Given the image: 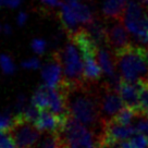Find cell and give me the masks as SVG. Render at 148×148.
I'll return each instance as SVG.
<instances>
[{
    "instance_id": "1",
    "label": "cell",
    "mask_w": 148,
    "mask_h": 148,
    "mask_svg": "<svg viewBox=\"0 0 148 148\" xmlns=\"http://www.w3.org/2000/svg\"><path fill=\"white\" fill-rule=\"evenodd\" d=\"M62 85L64 88L70 114L90 131L97 132L98 144L100 147L106 123L100 119L99 100L86 87V82L82 84H70L63 79Z\"/></svg>"
},
{
    "instance_id": "2",
    "label": "cell",
    "mask_w": 148,
    "mask_h": 148,
    "mask_svg": "<svg viewBox=\"0 0 148 148\" xmlns=\"http://www.w3.org/2000/svg\"><path fill=\"white\" fill-rule=\"evenodd\" d=\"M121 77L130 83L148 81V50L131 46L114 53Z\"/></svg>"
},
{
    "instance_id": "3",
    "label": "cell",
    "mask_w": 148,
    "mask_h": 148,
    "mask_svg": "<svg viewBox=\"0 0 148 148\" xmlns=\"http://www.w3.org/2000/svg\"><path fill=\"white\" fill-rule=\"evenodd\" d=\"M123 23L129 33L139 42L148 46V14L143 5L133 0L126 3Z\"/></svg>"
},
{
    "instance_id": "4",
    "label": "cell",
    "mask_w": 148,
    "mask_h": 148,
    "mask_svg": "<svg viewBox=\"0 0 148 148\" xmlns=\"http://www.w3.org/2000/svg\"><path fill=\"white\" fill-rule=\"evenodd\" d=\"M60 52L65 82L70 84L85 83L83 57L75 42H69Z\"/></svg>"
},
{
    "instance_id": "5",
    "label": "cell",
    "mask_w": 148,
    "mask_h": 148,
    "mask_svg": "<svg viewBox=\"0 0 148 148\" xmlns=\"http://www.w3.org/2000/svg\"><path fill=\"white\" fill-rule=\"evenodd\" d=\"M39 130L35 124L25 118L24 113L21 111L13 118L12 124L8 129L14 143L18 148H33L39 138Z\"/></svg>"
},
{
    "instance_id": "6",
    "label": "cell",
    "mask_w": 148,
    "mask_h": 148,
    "mask_svg": "<svg viewBox=\"0 0 148 148\" xmlns=\"http://www.w3.org/2000/svg\"><path fill=\"white\" fill-rule=\"evenodd\" d=\"M127 32L122 20H114L113 23L106 26L107 46L110 47L113 53L131 46Z\"/></svg>"
},
{
    "instance_id": "7",
    "label": "cell",
    "mask_w": 148,
    "mask_h": 148,
    "mask_svg": "<svg viewBox=\"0 0 148 148\" xmlns=\"http://www.w3.org/2000/svg\"><path fill=\"white\" fill-rule=\"evenodd\" d=\"M42 76L45 79V83L50 87H57L63 82L64 73L61 61L60 50L52 53L50 61L42 68Z\"/></svg>"
},
{
    "instance_id": "8",
    "label": "cell",
    "mask_w": 148,
    "mask_h": 148,
    "mask_svg": "<svg viewBox=\"0 0 148 148\" xmlns=\"http://www.w3.org/2000/svg\"><path fill=\"white\" fill-rule=\"evenodd\" d=\"M143 82H136V83H130L126 81L121 82L118 92L120 95L121 99L124 102V106L129 107L131 109H134L137 112L142 111L139 109V96L142 90Z\"/></svg>"
},
{
    "instance_id": "9",
    "label": "cell",
    "mask_w": 148,
    "mask_h": 148,
    "mask_svg": "<svg viewBox=\"0 0 148 148\" xmlns=\"http://www.w3.org/2000/svg\"><path fill=\"white\" fill-rule=\"evenodd\" d=\"M100 111L107 116H116L124 106V102L121 99L119 92L114 89L108 90L106 89L101 95L99 100Z\"/></svg>"
},
{
    "instance_id": "10",
    "label": "cell",
    "mask_w": 148,
    "mask_h": 148,
    "mask_svg": "<svg viewBox=\"0 0 148 148\" xmlns=\"http://www.w3.org/2000/svg\"><path fill=\"white\" fill-rule=\"evenodd\" d=\"M65 119L58 116L50 109H45V110H40V113L35 123V126L42 132V131L60 132L64 124Z\"/></svg>"
},
{
    "instance_id": "11",
    "label": "cell",
    "mask_w": 148,
    "mask_h": 148,
    "mask_svg": "<svg viewBox=\"0 0 148 148\" xmlns=\"http://www.w3.org/2000/svg\"><path fill=\"white\" fill-rule=\"evenodd\" d=\"M58 18L69 37L73 36L75 33L79 32V29L82 28L79 26V22L72 8L68 3H65L64 1H62L60 9H58Z\"/></svg>"
},
{
    "instance_id": "12",
    "label": "cell",
    "mask_w": 148,
    "mask_h": 148,
    "mask_svg": "<svg viewBox=\"0 0 148 148\" xmlns=\"http://www.w3.org/2000/svg\"><path fill=\"white\" fill-rule=\"evenodd\" d=\"M84 62V79L85 82H95L100 79L102 70L96 60L97 55L94 53H84L82 55Z\"/></svg>"
},
{
    "instance_id": "13",
    "label": "cell",
    "mask_w": 148,
    "mask_h": 148,
    "mask_svg": "<svg viewBox=\"0 0 148 148\" xmlns=\"http://www.w3.org/2000/svg\"><path fill=\"white\" fill-rule=\"evenodd\" d=\"M126 0H105L102 5V14L109 20H122L124 16Z\"/></svg>"
},
{
    "instance_id": "14",
    "label": "cell",
    "mask_w": 148,
    "mask_h": 148,
    "mask_svg": "<svg viewBox=\"0 0 148 148\" xmlns=\"http://www.w3.org/2000/svg\"><path fill=\"white\" fill-rule=\"evenodd\" d=\"M33 148H64L60 132L42 131Z\"/></svg>"
},
{
    "instance_id": "15",
    "label": "cell",
    "mask_w": 148,
    "mask_h": 148,
    "mask_svg": "<svg viewBox=\"0 0 148 148\" xmlns=\"http://www.w3.org/2000/svg\"><path fill=\"white\" fill-rule=\"evenodd\" d=\"M62 1H64L65 3H68L72 8L76 18L79 20V24H83L86 26L94 21L95 16L90 9L86 5H84L83 2H81L79 0H62Z\"/></svg>"
},
{
    "instance_id": "16",
    "label": "cell",
    "mask_w": 148,
    "mask_h": 148,
    "mask_svg": "<svg viewBox=\"0 0 148 148\" xmlns=\"http://www.w3.org/2000/svg\"><path fill=\"white\" fill-rule=\"evenodd\" d=\"M86 29L89 33V35L95 40V42L98 46L101 45H107V38H106V26H103V24L95 18L94 21L86 25Z\"/></svg>"
},
{
    "instance_id": "17",
    "label": "cell",
    "mask_w": 148,
    "mask_h": 148,
    "mask_svg": "<svg viewBox=\"0 0 148 148\" xmlns=\"http://www.w3.org/2000/svg\"><path fill=\"white\" fill-rule=\"evenodd\" d=\"M97 60L99 62V65L101 68L102 72L108 75L109 77L113 76L116 72H114V64H113V60H112V56L106 48H99L97 53Z\"/></svg>"
},
{
    "instance_id": "18",
    "label": "cell",
    "mask_w": 148,
    "mask_h": 148,
    "mask_svg": "<svg viewBox=\"0 0 148 148\" xmlns=\"http://www.w3.org/2000/svg\"><path fill=\"white\" fill-rule=\"evenodd\" d=\"M32 103L39 109H50V99H49V86L45 84L37 89L35 94L33 95Z\"/></svg>"
},
{
    "instance_id": "19",
    "label": "cell",
    "mask_w": 148,
    "mask_h": 148,
    "mask_svg": "<svg viewBox=\"0 0 148 148\" xmlns=\"http://www.w3.org/2000/svg\"><path fill=\"white\" fill-rule=\"evenodd\" d=\"M137 113H140V112H137V111H135L134 109H131L129 107H126L124 109H122V110L113 118V120L116 121V122L120 123V124L130 125L132 123V121L134 120L135 116H136Z\"/></svg>"
},
{
    "instance_id": "20",
    "label": "cell",
    "mask_w": 148,
    "mask_h": 148,
    "mask_svg": "<svg viewBox=\"0 0 148 148\" xmlns=\"http://www.w3.org/2000/svg\"><path fill=\"white\" fill-rule=\"evenodd\" d=\"M139 109L143 114L148 116V81L143 82L139 96Z\"/></svg>"
},
{
    "instance_id": "21",
    "label": "cell",
    "mask_w": 148,
    "mask_h": 148,
    "mask_svg": "<svg viewBox=\"0 0 148 148\" xmlns=\"http://www.w3.org/2000/svg\"><path fill=\"white\" fill-rule=\"evenodd\" d=\"M0 148H18L8 130H0Z\"/></svg>"
},
{
    "instance_id": "22",
    "label": "cell",
    "mask_w": 148,
    "mask_h": 148,
    "mask_svg": "<svg viewBox=\"0 0 148 148\" xmlns=\"http://www.w3.org/2000/svg\"><path fill=\"white\" fill-rule=\"evenodd\" d=\"M24 113V116L25 118L27 119L29 122H32L33 124H35L36 123L37 119H38V116H39V113H40V110L37 108L35 105H31V106L26 107V108H24V110L22 111Z\"/></svg>"
},
{
    "instance_id": "23",
    "label": "cell",
    "mask_w": 148,
    "mask_h": 148,
    "mask_svg": "<svg viewBox=\"0 0 148 148\" xmlns=\"http://www.w3.org/2000/svg\"><path fill=\"white\" fill-rule=\"evenodd\" d=\"M130 142L134 148H148V136L142 133H137L132 136Z\"/></svg>"
},
{
    "instance_id": "24",
    "label": "cell",
    "mask_w": 148,
    "mask_h": 148,
    "mask_svg": "<svg viewBox=\"0 0 148 148\" xmlns=\"http://www.w3.org/2000/svg\"><path fill=\"white\" fill-rule=\"evenodd\" d=\"M0 66L5 74H11L14 71V64L12 59L8 55L0 56Z\"/></svg>"
},
{
    "instance_id": "25",
    "label": "cell",
    "mask_w": 148,
    "mask_h": 148,
    "mask_svg": "<svg viewBox=\"0 0 148 148\" xmlns=\"http://www.w3.org/2000/svg\"><path fill=\"white\" fill-rule=\"evenodd\" d=\"M32 48L37 55H42L46 49V42L39 38H36L32 42Z\"/></svg>"
},
{
    "instance_id": "26",
    "label": "cell",
    "mask_w": 148,
    "mask_h": 148,
    "mask_svg": "<svg viewBox=\"0 0 148 148\" xmlns=\"http://www.w3.org/2000/svg\"><path fill=\"white\" fill-rule=\"evenodd\" d=\"M40 2L46 8V10L60 9L61 5H62V0H40Z\"/></svg>"
},
{
    "instance_id": "27",
    "label": "cell",
    "mask_w": 148,
    "mask_h": 148,
    "mask_svg": "<svg viewBox=\"0 0 148 148\" xmlns=\"http://www.w3.org/2000/svg\"><path fill=\"white\" fill-rule=\"evenodd\" d=\"M135 129L137 131V133H142L148 136V121L140 119V120L135 122Z\"/></svg>"
},
{
    "instance_id": "28",
    "label": "cell",
    "mask_w": 148,
    "mask_h": 148,
    "mask_svg": "<svg viewBox=\"0 0 148 148\" xmlns=\"http://www.w3.org/2000/svg\"><path fill=\"white\" fill-rule=\"evenodd\" d=\"M22 66L25 68V69L35 70V69H38L40 66V62L36 58H32V59H28V60L24 61L23 63H22Z\"/></svg>"
},
{
    "instance_id": "29",
    "label": "cell",
    "mask_w": 148,
    "mask_h": 148,
    "mask_svg": "<svg viewBox=\"0 0 148 148\" xmlns=\"http://www.w3.org/2000/svg\"><path fill=\"white\" fill-rule=\"evenodd\" d=\"M13 119H10L9 116H0V130H8L12 124Z\"/></svg>"
},
{
    "instance_id": "30",
    "label": "cell",
    "mask_w": 148,
    "mask_h": 148,
    "mask_svg": "<svg viewBox=\"0 0 148 148\" xmlns=\"http://www.w3.org/2000/svg\"><path fill=\"white\" fill-rule=\"evenodd\" d=\"M22 0H2V3L9 8H16L20 5Z\"/></svg>"
},
{
    "instance_id": "31",
    "label": "cell",
    "mask_w": 148,
    "mask_h": 148,
    "mask_svg": "<svg viewBox=\"0 0 148 148\" xmlns=\"http://www.w3.org/2000/svg\"><path fill=\"white\" fill-rule=\"evenodd\" d=\"M26 20H27V15H26V13H25V12H20V13L18 14L16 22H18V24L20 25V26L24 25V24H25V22H26Z\"/></svg>"
},
{
    "instance_id": "32",
    "label": "cell",
    "mask_w": 148,
    "mask_h": 148,
    "mask_svg": "<svg viewBox=\"0 0 148 148\" xmlns=\"http://www.w3.org/2000/svg\"><path fill=\"white\" fill-rule=\"evenodd\" d=\"M121 148H134V146L132 145V143L131 142H122L121 143V146H120Z\"/></svg>"
},
{
    "instance_id": "33",
    "label": "cell",
    "mask_w": 148,
    "mask_h": 148,
    "mask_svg": "<svg viewBox=\"0 0 148 148\" xmlns=\"http://www.w3.org/2000/svg\"><path fill=\"white\" fill-rule=\"evenodd\" d=\"M2 31H3V33H5V34H7V35H8V34H10V33H11V27H10L9 25H5Z\"/></svg>"
},
{
    "instance_id": "34",
    "label": "cell",
    "mask_w": 148,
    "mask_h": 148,
    "mask_svg": "<svg viewBox=\"0 0 148 148\" xmlns=\"http://www.w3.org/2000/svg\"><path fill=\"white\" fill-rule=\"evenodd\" d=\"M138 1L144 8H146V9L148 10V0H138Z\"/></svg>"
},
{
    "instance_id": "35",
    "label": "cell",
    "mask_w": 148,
    "mask_h": 148,
    "mask_svg": "<svg viewBox=\"0 0 148 148\" xmlns=\"http://www.w3.org/2000/svg\"><path fill=\"white\" fill-rule=\"evenodd\" d=\"M2 29H3V26H1V25H0V32H1Z\"/></svg>"
}]
</instances>
